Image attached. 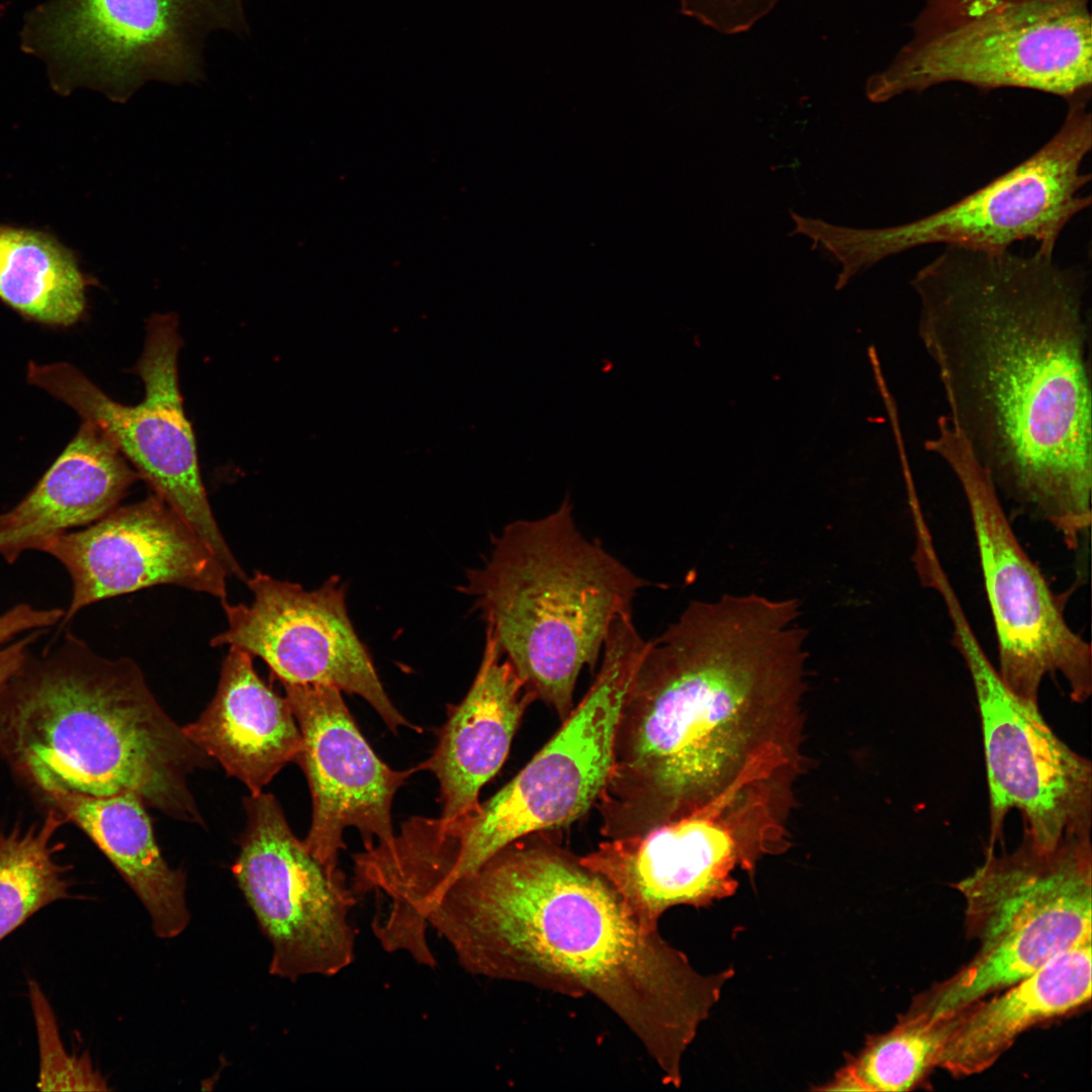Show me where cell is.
Wrapping results in <instances>:
<instances>
[{"label":"cell","mask_w":1092,"mask_h":1092,"mask_svg":"<svg viewBox=\"0 0 1092 1092\" xmlns=\"http://www.w3.org/2000/svg\"><path fill=\"white\" fill-rule=\"evenodd\" d=\"M66 819L53 808L40 825L0 833V941L47 905L72 898L67 867L52 843Z\"/></svg>","instance_id":"obj_25"},{"label":"cell","mask_w":1092,"mask_h":1092,"mask_svg":"<svg viewBox=\"0 0 1092 1092\" xmlns=\"http://www.w3.org/2000/svg\"><path fill=\"white\" fill-rule=\"evenodd\" d=\"M924 448L945 462L963 490L1003 681L1038 704L1043 679L1059 674L1071 699L1084 703L1092 692L1091 644L1071 628L1061 600L1022 547L989 471L946 416Z\"/></svg>","instance_id":"obj_11"},{"label":"cell","mask_w":1092,"mask_h":1092,"mask_svg":"<svg viewBox=\"0 0 1092 1092\" xmlns=\"http://www.w3.org/2000/svg\"><path fill=\"white\" fill-rule=\"evenodd\" d=\"M951 641L974 687L981 720L989 792L987 848L1002 839L1004 821L1020 812L1023 832L1051 848L1092 832V764L1067 745L1038 704L1014 694L985 653L957 593L941 596Z\"/></svg>","instance_id":"obj_12"},{"label":"cell","mask_w":1092,"mask_h":1092,"mask_svg":"<svg viewBox=\"0 0 1092 1092\" xmlns=\"http://www.w3.org/2000/svg\"><path fill=\"white\" fill-rule=\"evenodd\" d=\"M0 751L44 797L136 794L168 817L203 825L188 778L209 756L162 709L130 658L97 655L67 633L27 656L0 699Z\"/></svg>","instance_id":"obj_4"},{"label":"cell","mask_w":1092,"mask_h":1092,"mask_svg":"<svg viewBox=\"0 0 1092 1092\" xmlns=\"http://www.w3.org/2000/svg\"><path fill=\"white\" fill-rule=\"evenodd\" d=\"M954 887L979 950L951 978L918 996L912 1014L957 1012L1092 941L1091 836H1068L1045 848L1023 832L1011 852L986 848L981 866Z\"/></svg>","instance_id":"obj_7"},{"label":"cell","mask_w":1092,"mask_h":1092,"mask_svg":"<svg viewBox=\"0 0 1092 1092\" xmlns=\"http://www.w3.org/2000/svg\"><path fill=\"white\" fill-rule=\"evenodd\" d=\"M956 1015L954 1012L935 1019L904 1015L891 1031L868 1042L822 1089L884 1092L911 1089L936 1066Z\"/></svg>","instance_id":"obj_26"},{"label":"cell","mask_w":1092,"mask_h":1092,"mask_svg":"<svg viewBox=\"0 0 1092 1092\" xmlns=\"http://www.w3.org/2000/svg\"><path fill=\"white\" fill-rule=\"evenodd\" d=\"M486 634L482 660L461 703L452 708L432 756L421 766L437 778L443 818L478 806L481 788L504 764L535 697Z\"/></svg>","instance_id":"obj_19"},{"label":"cell","mask_w":1092,"mask_h":1092,"mask_svg":"<svg viewBox=\"0 0 1092 1092\" xmlns=\"http://www.w3.org/2000/svg\"><path fill=\"white\" fill-rule=\"evenodd\" d=\"M645 647L632 616L615 620L594 682L553 737L488 800L439 820L435 839L453 877L471 874L523 836L569 825L596 805L611 772L620 712Z\"/></svg>","instance_id":"obj_8"},{"label":"cell","mask_w":1092,"mask_h":1092,"mask_svg":"<svg viewBox=\"0 0 1092 1092\" xmlns=\"http://www.w3.org/2000/svg\"><path fill=\"white\" fill-rule=\"evenodd\" d=\"M796 599L694 601L646 647L596 807L607 839L802 768L807 631Z\"/></svg>","instance_id":"obj_2"},{"label":"cell","mask_w":1092,"mask_h":1092,"mask_svg":"<svg viewBox=\"0 0 1092 1092\" xmlns=\"http://www.w3.org/2000/svg\"><path fill=\"white\" fill-rule=\"evenodd\" d=\"M46 798L110 860L147 910L158 937L174 938L187 928L186 875L164 859L136 794L96 797L57 792Z\"/></svg>","instance_id":"obj_23"},{"label":"cell","mask_w":1092,"mask_h":1092,"mask_svg":"<svg viewBox=\"0 0 1092 1092\" xmlns=\"http://www.w3.org/2000/svg\"><path fill=\"white\" fill-rule=\"evenodd\" d=\"M486 633L526 690L565 720L580 671L595 668L610 628L632 616L647 581L576 528L568 496L544 518L507 525L466 575Z\"/></svg>","instance_id":"obj_5"},{"label":"cell","mask_w":1092,"mask_h":1092,"mask_svg":"<svg viewBox=\"0 0 1092 1092\" xmlns=\"http://www.w3.org/2000/svg\"><path fill=\"white\" fill-rule=\"evenodd\" d=\"M910 285L946 417L1000 497L1078 550L1092 520L1086 272L1039 249L945 246Z\"/></svg>","instance_id":"obj_1"},{"label":"cell","mask_w":1092,"mask_h":1092,"mask_svg":"<svg viewBox=\"0 0 1092 1092\" xmlns=\"http://www.w3.org/2000/svg\"><path fill=\"white\" fill-rule=\"evenodd\" d=\"M781 0H679L682 14L726 35L748 31Z\"/></svg>","instance_id":"obj_29"},{"label":"cell","mask_w":1092,"mask_h":1092,"mask_svg":"<svg viewBox=\"0 0 1092 1092\" xmlns=\"http://www.w3.org/2000/svg\"><path fill=\"white\" fill-rule=\"evenodd\" d=\"M64 613L61 609L39 610L20 604L0 616V699L25 662L29 646Z\"/></svg>","instance_id":"obj_28"},{"label":"cell","mask_w":1092,"mask_h":1092,"mask_svg":"<svg viewBox=\"0 0 1092 1092\" xmlns=\"http://www.w3.org/2000/svg\"><path fill=\"white\" fill-rule=\"evenodd\" d=\"M246 584L253 602H220L228 626L211 638L212 647L235 646L260 657L283 685H326L360 696L394 733L412 727L383 689L338 578L306 590L255 571Z\"/></svg>","instance_id":"obj_16"},{"label":"cell","mask_w":1092,"mask_h":1092,"mask_svg":"<svg viewBox=\"0 0 1092 1092\" xmlns=\"http://www.w3.org/2000/svg\"><path fill=\"white\" fill-rule=\"evenodd\" d=\"M40 551L68 570L72 600L64 624L96 602L159 584L226 600L228 574L194 529L157 494L123 507Z\"/></svg>","instance_id":"obj_17"},{"label":"cell","mask_w":1092,"mask_h":1092,"mask_svg":"<svg viewBox=\"0 0 1092 1092\" xmlns=\"http://www.w3.org/2000/svg\"><path fill=\"white\" fill-rule=\"evenodd\" d=\"M1091 96L1068 101L1058 131L1030 157L952 204L914 220L855 229L812 218L805 235L841 265L837 287L878 262L934 244L986 252L1032 240L1054 253L1067 224L1091 204L1082 164L1092 147Z\"/></svg>","instance_id":"obj_9"},{"label":"cell","mask_w":1092,"mask_h":1092,"mask_svg":"<svg viewBox=\"0 0 1092 1092\" xmlns=\"http://www.w3.org/2000/svg\"><path fill=\"white\" fill-rule=\"evenodd\" d=\"M781 846L772 805L745 793L642 834L607 839L579 860L616 890L643 931L655 932L671 907H703L733 895V872L753 873L762 856Z\"/></svg>","instance_id":"obj_14"},{"label":"cell","mask_w":1092,"mask_h":1092,"mask_svg":"<svg viewBox=\"0 0 1092 1092\" xmlns=\"http://www.w3.org/2000/svg\"><path fill=\"white\" fill-rule=\"evenodd\" d=\"M29 998L36 1025L39 1048L40 1090H107L103 1077L93 1068L87 1055L76 1057L65 1050L55 1014L38 984L28 981Z\"/></svg>","instance_id":"obj_27"},{"label":"cell","mask_w":1092,"mask_h":1092,"mask_svg":"<svg viewBox=\"0 0 1092 1092\" xmlns=\"http://www.w3.org/2000/svg\"><path fill=\"white\" fill-rule=\"evenodd\" d=\"M140 478L110 439L83 421L35 486L0 514V555L13 563L51 538L101 519Z\"/></svg>","instance_id":"obj_21"},{"label":"cell","mask_w":1092,"mask_h":1092,"mask_svg":"<svg viewBox=\"0 0 1092 1092\" xmlns=\"http://www.w3.org/2000/svg\"><path fill=\"white\" fill-rule=\"evenodd\" d=\"M546 832L509 843L454 882L429 926L469 974L595 997L636 1036L663 1082L679 1087L682 1057L733 971L700 974Z\"/></svg>","instance_id":"obj_3"},{"label":"cell","mask_w":1092,"mask_h":1092,"mask_svg":"<svg viewBox=\"0 0 1092 1092\" xmlns=\"http://www.w3.org/2000/svg\"><path fill=\"white\" fill-rule=\"evenodd\" d=\"M244 805L248 820L233 874L271 944L269 973L289 981L341 973L355 957L350 915L358 897L340 868L296 838L273 795H251Z\"/></svg>","instance_id":"obj_15"},{"label":"cell","mask_w":1092,"mask_h":1092,"mask_svg":"<svg viewBox=\"0 0 1092 1092\" xmlns=\"http://www.w3.org/2000/svg\"><path fill=\"white\" fill-rule=\"evenodd\" d=\"M182 344L175 314L157 313L148 320L135 366L145 394L134 405L113 400L67 363H30L27 380L100 429L140 478L203 539L228 576L246 583L248 575L218 528L201 479L195 437L179 387Z\"/></svg>","instance_id":"obj_13"},{"label":"cell","mask_w":1092,"mask_h":1092,"mask_svg":"<svg viewBox=\"0 0 1092 1092\" xmlns=\"http://www.w3.org/2000/svg\"><path fill=\"white\" fill-rule=\"evenodd\" d=\"M220 30L249 33L243 0H50L27 14L21 39L58 89L124 102L151 81H201L204 42Z\"/></svg>","instance_id":"obj_10"},{"label":"cell","mask_w":1092,"mask_h":1092,"mask_svg":"<svg viewBox=\"0 0 1092 1092\" xmlns=\"http://www.w3.org/2000/svg\"><path fill=\"white\" fill-rule=\"evenodd\" d=\"M283 686L302 737L296 760L312 799L303 843L323 863L339 868L346 828L359 831L364 847L393 837L392 801L415 769L395 770L378 758L337 688Z\"/></svg>","instance_id":"obj_18"},{"label":"cell","mask_w":1092,"mask_h":1092,"mask_svg":"<svg viewBox=\"0 0 1092 1092\" xmlns=\"http://www.w3.org/2000/svg\"><path fill=\"white\" fill-rule=\"evenodd\" d=\"M1092 941L1075 946L988 1001L957 1011L936 1066L956 1077L989 1069L1029 1027L1091 998Z\"/></svg>","instance_id":"obj_22"},{"label":"cell","mask_w":1092,"mask_h":1092,"mask_svg":"<svg viewBox=\"0 0 1092 1092\" xmlns=\"http://www.w3.org/2000/svg\"><path fill=\"white\" fill-rule=\"evenodd\" d=\"M182 728L251 795L262 793L287 762L296 760L302 747L287 699L261 679L253 656L235 646L222 661L212 701L195 722Z\"/></svg>","instance_id":"obj_20"},{"label":"cell","mask_w":1092,"mask_h":1092,"mask_svg":"<svg viewBox=\"0 0 1092 1092\" xmlns=\"http://www.w3.org/2000/svg\"><path fill=\"white\" fill-rule=\"evenodd\" d=\"M88 284L54 237L0 224V299L9 307L40 324L71 326L85 311Z\"/></svg>","instance_id":"obj_24"},{"label":"cell","mask_w":1092,"mask_h":1092,"mask_svg":"<svg viewBox=\"0 0 1092 1092\" xmlns=\"http://www.w3.org/2000/svg\"><path fill=\"white\" fill-rule=\"evenodd\" d=\"M1091 0H924L909 39L866 96L883 103L947 83L1091 95Z\"/></svg>","instance_id":"obj_6"}]
</instances>
